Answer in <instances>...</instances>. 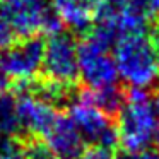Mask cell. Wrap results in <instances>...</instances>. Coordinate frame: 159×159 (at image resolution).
Masks as SVG:
<instances>
[{"mask_svg":"<svg viewBox=\"0 0 159 159\" xmlns=\"http://www.w3.org/2000/svg\"><path fill=\"white\" fill-rule=\"evenodd\" d=\"M77 159H120V157H118L111 149L91 147V149H87V151H84Z\"/></svg>","mask_w":159,"mask_h":159,"instance_id":"2e32d148","label":"cell"},{"mask_svg":"<svg viewBox=\"0 0 159 159\" xmlns=\"http://www.w3.org/2000/svg\"><path fill=\"white\" fill-rule=\"evenodd\" d=\"M104 4H134L135 0H103Z\"/></svg>","mask_w":159,"mask_h":159,"instance_id":"44dd1931","label":"cell"},{"mask_svg":"<svg viewBox=\"0 0 159 159\" xmlns=\"http://www.w3.org/2000/svg\"><path fill=\"white\" fill-rule=\"evenodd\" d=\"M0 14L21 39L62 31L50 0H0Z\"/></svg>","mask_w":159,"mask_h":159,"instance_id":"3957f363","label":"cell"},{"mask_svg":"<svg viewBox=\"0 0 159 159\" xmlns=\"http://www.w3.org/2000/svg\"><path fill=\"white\" fill-rule=\"evenodd\" d=\"M151 39H152V45H154L156 55H157V60H159V19H157V22H156V28H154V31H152Z\"/></svg>","mask_w":159,"mask_h":159,"instance_id":"ac0fdd59","label":"cell"},{"mask_svg":"<svg viewBox=\"0 0 159 159\" xmlns=\"http://www.w3.org/2000/svg\"><path fill=\"white\" fill-rule=\"evenodd\" d=\"M16 110L22 134L31 135H43L58 115L55 111V106L38 96L31 87L22 89L16 96Z\"/></svg>","mask_w":159,"mask_h":159,"instance_id":"ba28073f","label":"cell"},{"mask_svg":"<svg viewBox=\"0 0 159 159\" xmlns=\"http://www.w3.org/2000/svg\"><path fill=\"white\" fill-rule=\"evenodd\" d=\"M154 142L157 145V151H159V127H157V132H156V137H154Z\"/></svg>","mask_w":159,"mask_h":159,"instance_id":"603a6c76","label":"cell"},{"mask_svg":"<svg viewBox=\"0 0 159 159\" xmlns=\"http://www.w3.org/2000/svg\"><path fill=\"white\" fill-rule=\"evenodd\" d=\"M79 96L84 98L86 101H89L91 104H94L96 108L103 110L104 113H108V115L118 113L120 108L123 106V101H125V96H123V93H121V89L118 86L104 87V89H96V91L86 89V91H82Z\"/></svg>","mask_w":159,"mask_h":159,"instance_id":"8fae6325","label":"cell"},{"mask_svg":"<svg viewBox=\"0 0 159 159\" xmlns=\"http://www.w3.org/2000/svg\"><path fill=\"white\" fill-rule=\"evenodd\" d=\"M159 127V115L147 91L130 89L123 106L118 111V144L127 154L137 156L147 151L154 142Z\"/></svg>","mask_w":159,"mask_h":159,"instance_id":"6da1fadb","label":"cell"},{"mask_svg":"<svg viewBox=\"0 0 159 159\" xmlns=\"http://www.w3.org/2000/svg\"><path fill=\"white\" fill-rule=\"evenodd\" d=\"M134 159H159V151H151V149H147V151L134 156Z\"/></svg>","mask_w":159,"mask_h":159,"instance_id":"d6986e66","label":"cell"},{"mask_svg":"<svg viewBox=\"0 0 159 159\" xmlns=\"http://www.w3.org/2000/svg\"><path fill=\"white\" fill-rule=\"evenodd\" d=\"M26 159H57L46 151V147L43 144H31L29 147H26Z\"/></svg>","mask_w":159,"mask_h":159,"instance_id":"e0dca14e","label":"cell"},{"mask_svg":"<svg viewBox=\"0 0 159 159\" xmlns=\"http://www.w3.org/2000/svg\"><path fill=\"white\" fill-rule=\"evenodd\" d=\"M118 77L130 89H144L159 82V60L152 39L144 33L125 34L111 48Z\"/></svg>","mask_w":159,"mask_h":159,"instance_id":"7a4b0ae2","label":"cell"},{"mask_svg":"<svg viewBox=\"0 0 159 159\" xmlns=\"http://www.w3.org/2000/svg\"><path fill=\"white\" fill-rule=\"evenodd\" d=\"M67 116L79 130L84 142L93 144V147L113 149L118 144L116 127L113 125L110 115L91 104L84 98L77 96L70 103Z\"/></svg>","mask_w":159,"mask_h":159,"instance_id":"52a82bcc","label":"cell"},{"mask_svg":"<svg viewBox=\"0 0 159 159\" xmlns=\"http://www.w3.org/2000/svg\"><path fill=\"white\" fill-rule=\"evenodd\" d=\"M0 134L17 137L22 134L16 110V96L5 91L0 96Z\"/></svg>","mask_w":159,"mask_h":159,"instance_id":"7c38bea8","label":"cell"},{"mask_svg":"<svg viewBox=\"0 0 159 159\" xmlns=\"http://www.w3.org/2000/svg\"><path fill=\"white\" fill-rule=\"evenodd\" d=\"M57 17L72 31L93 28L103 0H50Z\"/></svg>","mask_w":159,"mask_h":159,"instance_id":"30bf717a","label":"cell"},{"mask_svg":"<svg viewBox=\"0 0 159 159\" xmlns=\"http://www.w3.org/2000/svg\"><path fill=\"white\" fill-rule=\"evenodd\" d=\"M152 104H154L156 111H157V115H159V86H157V89H156V93H154V98H152Z\"/></svg>","mask_w":159,"mask_h":159,"instance_id":"ffe728a7","label":"cell"},{"mask_svg":"<svg viewBox=\"0 0 159 159\" xmlns=\"http://www.w3.org/2000/svg\"><path fill=\"white\" fill-rule=\"evenodd\" d=\"M134 5L140 11L147 22L159 19V0H135Z\"/></svg>","mask_w":159,"mask_h":159,"instance_id":"5bb4252c","label":"cell"},{"mask_svg":"<svg viewBox=\"0 0 159 159\" xmlns=\"http://www.w3.org/2000/svg\"><path fill=\"white\" fill-rule=\"evenodd\" d=\"M5 86H7V80H5L2 75H0V96H2L5 91H7V89H5Z\"/></svg>","mask_w":159,"mask_h":159,"instance_id":"7402d4cb","label":"cell"},{"mask_svg":"<svg viewBox=\"0 0 159 159\" xmlns=\"http://www.w3.org/2000/svg\"><path fill=\"white\" fill-rule=\"evenodd\" d=\"M45 43L41 38H26L0 52V75L21 86L34 82L41 72Z\"/></svg>","mask_w":159,"mask_h":159,"instance_id":"5b68a950","label":"cell"},{"mask_svg":"<svg viewBox=\"0 0 159 159\" xmlns=\"http://www.w3.org/2000/svg\"><path fill=\"white\" fill-rule=\"evenodd\" d=\"M79 79L86 89L96 91L104 87L118 86V70L111 50L98 45L91 38H84L77 46Z\"/></svg>","mask_w":159,"mask_h":159,"instance_id":"8992f818","label":"cell"},{"mask_svg":"<svg viewBox=\"0 0 159 159\" xmlns=\"http://www.w3.org/2000/svg\"><path fill=\"white\" fill-rule=\"evenodd\" d=\"M16 41H17V36H16L14 29H12L11 24L4 19V16L0 14V52L9 48V46Z\"/></svg>","mask_w":159,"mask_h":159,"instance_id":"9a60e30c","label":"cell"},{"mask_svg":"<svg viewBox=\"0 0 159 159\" xmlns=\"http://www.w3.org/2000/svg\"><path fill=\"white\" fill-rule=\"evenodd\" d=\"M0 159H26V147L17 137L0 134Z\"/></svg>","mask_w":159,"mask_h":159,"instance_id":"4fadbf2b","label":"cell"},{"mask_svg":"<svg viewBox=\"0 0 159 159\" xmlns=\"http://www.w3.org/2000/svg\"><path fill=\"white\" fill-rule=\"evenodd\" d=\"M77 46L79 43L67 31H58L48 36L41 65V72L46 80L65 87H72L77 82L79 79Z\"/></svg>","mask_w":159,"mask_h":159,"instance_id":"277c9868","label":"cell"},{"mask_svg":"<svg viewBox=\"0 0 159 159\" xmlns=\"http://www.w3.org/2000/svg\"><path fill=\"white\" fill-rule=\"evenodd\" d=\"M41 137V144L57 159H77L84 152L86 142L67 115H57Z\"/></svg>","mask_w":159,"mask_h":159,"instance_id":"9c48e42d","label":"cell"}]
</instances>
